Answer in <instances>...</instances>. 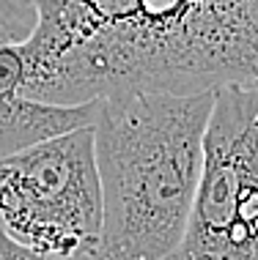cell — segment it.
Listing matches in <instances>:
<instances>
[{"label":"cell","mask_w":258,"mask_h":260,"mask_svg":"<svg viewBox=\"0 0 258 260\" xmlns=\"http://www.w3.org/2000/svg\"><path fill=\"white\" fill-rule=\"evenodd\" d=\"M31 27V9H9L0 3V159L47 137L94 123L96 104H99V99L55 104L22 96L25 66L14 41L25 39Z\"/></svg>","instance_id":"cell-5"},{"label":"cell","mask_w":258,"mask_h":260,"mask_svg":"<svg viewBox=\"0 0 258 260\" xmlns=\"http://www.w3.org/2000/svg\"><path fill=\"white\" fill-rule=\"evenodd\" d=\"M214 90L99 99L94 151L102 236L91 260H170L198 189Z\"/></svg>","instance_id":"cell-2"},{"label":"cell","mask_w":258,"mask_h":260,"mask_svg":"<svg viewBox=\"0 0 258 260\" xmlns=\"http://www.w3.org/2000/svg\"><path fill=\"white\" fill-rule=\"evenodd\" d=\"M0 260H55V257L19 244L17 238L9 236V230H6L3 222H0Z\"/></svg>","instance_id":"cell-6"},{"label":"cell","mask_w":258,"mask_h":260,"mask_svg":"<svg viewBox=\"0 0 258 260\" xmlns=\"http://www.w3.org/2000/svg\"><path fill=\"white\" fill-rule=\"evenodd\" d=\"M0 222L50 257L94 255L102 236V184L94 123L0 159Z\"/></svg>","instance_id":"cell-3"},{"label":"cell","mask_w":258,"mask_h":260,"mask_svg":"<svg viewBox=\"0 0 258 260\" xmlns=\"http://www.w3.org/2000/svg\"><path fill=\"white\" fill-rule=\"evenodd\" d=\"M3 6H9V9H27V6L22 3V0H0Z\"/></svg>","instance_id":"cell-7"},{"label":"cell","mask_w":258,"mask_h":260,"mask_svg":"<svg viewBox=\"0 0 258 260\" xmlns=\"http://www.w3.org/2000/svg\"><path fill=\"white\" fill-rule=\"evenodd\" d=\"M22 96L80 104L258 82V0H22Z\"/></svg>","instance_id":"cell-1"},{"label":"cell","mask_w":258,"mask_h":260,"mask_svg":"<svg viewBox=\"0 0 258 260\" xmlns=\"http://www.w3.org/2000/svg\"><path fill=\"white\" fill-rule=\"evenodd\" d=\"M255 135H258V112H255Z\"/></svg>","instance_id":"cell-8"},{"label":"cell","mask_w":258,"mask_h":260,"mask_svg":"<svg viewBox=\"0 0 258 260\" xmlns=\"http://www.w3.org/2000/svg\"><path fill=\"white\" fill-rule=\"evenodd\" d=\"M258 82L214 90L204 167L170 260H258Z\"/></svg>","instance_id":"cell-4"}]
</instances>
